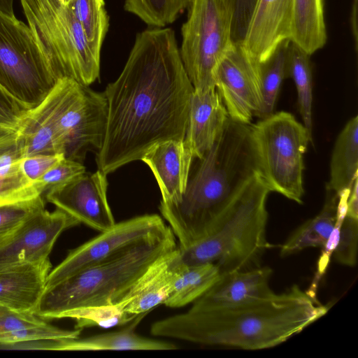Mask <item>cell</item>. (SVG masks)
<instances>
[{
  "mask_svg": "<svg viewBox=\"0 0 358 358\" xmlns=\"http://www.w3.org/2000/svg\"><path fill=\"white\" fill-rule=\"evenodd\" d=\"M45 208L43 196L0 205V244L32 215Z\"/></svg>",
  "mask_w": 358,
  "mask_h": 358,
  "instance_id": "cell-32",
  "label": "cell"
},
{
  "mask_svg": "<svg viewBox=\"0 0 358 358\" xmlns=\"http://www.w3.org/2000/svg\"><path fill=\"white\" fill-rule=\"evenodd\" d=\"M273 271L261 266L221 275L219 280L193 302L192 308H210L231 306L275 294L269 282Z\"/></svg>",
  "mask_w": 358,
  "mask_h": 358,
  "instance_id": "cell-21",
  "label": "cell"
},
{
  "mask_svg": "<svg viewBox=\"0 0 358 358\" xmlns=\"http://www.w3.org/2000/svg\"><path fill=\"white\" fill-rule=\"evenodd\" d=\"M218 266L212 263L185 265L181 263L173 288L164 304L180 308L193 303L220 278Z\"/></svg>",
  "mask_w": 358,
  "mask_h": 358,
  "instance_id": "cell-27",
  "label": "cell"
},
{
  "mask_svg": "<svg viewBox=\"0 0 358 358\" xmlns=\"http://www.w3.org/2000/svg\"><path fill=\"white\" fill-rule=\"evenodd\" d=\"M182 24L181 59L194 90L215 87V70L231 48L232 9L227 0H192Z\"/></svg>",
  "mask_w": 358,
  "mask_h": 358,
  "instance_id": "cell-8",
  "label": "cell"
},
{
  "mask_svg": "<svg viewBox=\"0 0 358 358\" xmlns=\"http://www.w3.org/2000/svg\"><path fill=\"white\" fill-rule=\"evenodd\" d=\"M294 0H256L242 43L259 63L281 42L290 40Z\"/></svg>",
  "mask_w": 358,
  "mask_h": 358,
  "instance_id": "cell-16",
  "label": "cell"
},
{
  "mask_svg": "<svg viewBox=\"0 0 358 358\" xmlns=\"http://www.w3.org/2000/svg\"><path fill=\"white\" fill-rule=\"evenodd\" d=\"M23 157L17 132L0 139V205L43 196L24 176L20 166Z\"/></svg>",
  "mask_w": 358,
  "mask_h": 358,
  "instance_id": "cell-23",
  "label": "cell"
},
{
  "mask_svg": "<svg viewBox=\"0 0 358 358\" xmlns=\"http://www.w3.org/2000/svg\"><path fill=\"white\" fill-rule=\"evenodd\" d=\"M80 86L69 78L59 79L38 106L26 111L18 131L24 157L38 154L64 155L59 121Z\"/></svg>",
  "mask_w": 358,
  "mask_h": 358,
  "instance_id": "cell-12",
  "label": "cell"
},
{
  "mask_svg": "<svg viewBox=\"0 0 358 358\" xmlns=\"http://www.w3.org/2000/svg\"><path fill=\"white\" fill-rule=\"evenodd\" d=\"M358 178L354 182L347 201L346 216L358 219Z\"/></svg>",
  "mask_w": 358,
  "mask_h": 358,
  "instance_id": "cell-39",
  "label": "cell"
},
{
  "mask_svg": "<svg viewBox=\"0 0 358 358\" xmlns=\"http://www.w3.org/2000/svg\"><path fill=\"white\" fill-rule=\"evenodd\" d=\"M233 12L231 36L234 42H242L256 0H227Z\"/></svg>",
  "mask_w": 358,
  "mask_h": 358,
  "instance_id": "cell-38",
  "label": "cell"
},
{
  "mask_svg": "<svg viewBox=\"0 0 358 358\" xmlns=\"http://www.w3.org/2000/svg\"><path fill=\"white\" fill-rule=\"evenodd\" d=\"M229 115L215 87L194 90L183 142L194 158H201L213 146Z\"/></svg>",
  "mask_w": 358,
  "mask_h": 358,
  "instance_id": "cell-20",
  "label": "cell"
},
{
  "mask_svg": "<svg viewBox=\"0 0 358 358\" xmlns=\"http://www.w3.org/2000/svg\"><path fill=\"white\" fill-rule=\"evenodd\" d=\"M27 110L0 87V139L19 131Z\"/></svg>",
  "mask_w": 358,
  "mask_h": 358,
  "instance_id": "cell-35",
  "label": "cell"
},
{
  "mask_svg": "<svg viewBox=\"0 0 358 358\" xmlns=\"http://www.w3.org/2000/svg\"><path fill=\"white\" fill-rule=\"evenodd\" d=\"M270 190L256 173L240 189L220 217L214 229L188 248L179 249L185 265L212 263L221 275L260 266L265 250Z\"/></svg>",
  "mask_w": 358,
  "mask_h": 358,
  "instance_id": "cell-5",
  "label": "cell"
},
{
  "mask_svg": "<svg viewBox=\"0 0 358 358\" xmlns=\"http://www.w3.org/2000/svg\"><path fill=\"white\" fill-rule=\"evenodd\" d=\"M193 92L174 31L138 33L121 73L103 92L108 115L98 169L107 175L141 160L157 143L183 141Z\"/></svg>",
  "mask_w": 358,
  "mask_h": 358,
  "instance_id": "cell-1",
  "label": "cell"
},
{
  "mask_svg": "<svg viewBox=\"0 0 358 358\" xmlns=\"http://www.w3.org/2000/svg\"><path fill=\"white\" fill-rule=\"evenodd\" d=\"M79 222L63 210L45 208L28 218L0 244V268L49 258L59 235Z\"/></svg>",
  "mask_w": 358,
  "mask_h": 358,
  "instance_id": "cell-15",
  "label": "cell"
},
{
  "mask_svg": "<svg viewBox=\"0 0 358 358\" xmlns=\"http://www.w3.org/2000/svg\"><path fill=\"white\" fill-rule=\"evenodd\" d=\"M192 0H125L124 9L147 24L164 27L187 9Z\"/></svg>",
  "mask_w": 358,
  "mask_h": 358,
  "instance_id": "cell-31",
  "label": "cell"
},
{
  "mask_svg": "<svg viewBox=\"0 0 358 358\" xmlns=\"http://www.w3.org/2000/svg\"><path fill=\"white\" fill-rule=\"evenodd\" d=\"M310 56L290 41L287 57V78H291L297 91V104L303 125L312 135L313 76Z\"/></svg>",
  "mask_w": 358,
  "mask_h": 358,
  "instance_id": "cell-28",
  "label": "cell"
},
{
  "mask_svg": "<svg viewBox=\"0 0 358 358\" xmlns=\"http://www.w3.org/2000/svg\"><path fill=\"white\" fill-rule=\"evenodd\" d=\"M358 178V117L350 119L338 135L330 162L327 186L338 195L350 191Z\"/></svg>",
  "mask_w": 358,
  "mask_h": 358,
  "instance_id": "cell-24",
  "label": "cell"
},
{
  "mask_svg": "<svg viewBox=\"0 0 358 358\" xmlns=\"http://www.w3.org/2000/svg\"><path fill=\"white\" fill-rule=\"evenodd\" d=\"M214 83L230 119L250 124L262 106L259 62L242 42H233L214 72Z\"/></svg>",
  "mask_w": 358,
  "mask_h": 358,
  "instance_id": "cell-11",
  "label": "cell"
},
{
  "mask_svg": "<svg viewBox=\"0 0 358 358\" xmlns=\"http://www.w3.org/2000/svg\"><path fill=\"white\" fill-rule=\"evenodd\" d=\"M33 36L57 80L69 78L89 86L99 76L100 57L83 27L59 0H20Z\"/></svg>",
  "mask_w": 358,
  "mask_h": 358,
  "instance_id": "cell-6",
  "label": "cell"
},
{
  "mask_svg": "<svg viewBox=\"0 0 358 358\" xmlns=\"http://www.w3.org/2000/svg\"><path fill=\"white\" fill-rule=\"evenodd\" d=\"M106 174L85 171L67 183L45 193V199L79 223L100 232L115 224L107 199Z\"/></svg>",
  "mask_w": 358,
  "mask_h": 358,
  "instance_id": "cell-14",
  "label": "cell"
},
{
  "mask_svg": "<svg viewBox=\"0 0 358 358\" xmlns=\"http://www.w3.org/2000/svg\"><path fill=\"white\" fill-rule=\"evenodd\" d=\"M330 306L297 285L288 290L231 306L194 308L154 322L155 336L256 350L278 345L318 320Z\"/></svg>",
  "mask_w": 358,
  "mask_h": 358,
  "instance_id": "cell-2",
  "label": "cell"
},
{
  "mask_svg": "<svg viewBox=\"0 0 358 358\" xmlns=\"http://www.w3.org/2000/svg\"><path fill=\"white\" fill-rule=\"evenodd\" d=\"M65 3L81 24L93 51L100 57L109 26L104 0H66Z\"/></svg>",
  "mask_w": 358,
  "mask_h": 358,
  "instance_id": "cell-30",
  "label": "cell"
},
{
  "mask_svg": "<svg viewBox=\"0 0 358 358\" xmlns=\"http://www.w3.org/2000/svg\"><path fill=\"white\" fill-rule=\"evenodd\" d=\"M60 1L65 3L66 0H59Z\"/></svg>",
  "mask_w": 358,
  "mask_h": 358,
  "instance_id": "cell-42",
  "label": "cell"
},
{
  "mask_svg": "<svg viewBox=\"0 0 358 358\" xmlns=\"http://www.w3.org/2000/svg\"><path fill=\"white\" fill-rule=\"evenodd\" d=\"M193 155L183 141L169 140L155 144L141 160L151 169L159 187L162 203L177 202L184 194Z\"/></svg>",
  "mask_w": 358,
  "mask_h": 358,
  "instance_id": "cell-19",
  "label": "cell"
},
{
  "mask_svg": "<svg viewBox=\"0 0 358 358\" xmlns=\"http://www.w3.org/2000/svg\"><path fill=\"white\" fill-rule=\"evenodd\" d=\"M14 0H0V14L10 18H17L13 10Z\"/></svg>",
  "mask_w": 358,
  "mask_h": 358,
  "instance_id": "cell-40",
  "label": "cell"
},
{
  "mask_svg": "<svg viewBox=\"0 0 358 358\" xmlns=\"http://www.w3.org/2000/svg\"><path fill=\"white\" fill-rule=\"evenodd\" d=\"M176 247L169 227L45 289L34 313L46 320L68 317L78 322L113 308L157 259Z\"/></svg>",
  "mask_w": 358,
  "mask_h": 358,
  "instance_id": "cell-4",
  "label": "cell"
},
{
  "mask_svg": "<svg viewBox=\"0 0 358 358\" xmlns=\"http://www.w3.org/2000/svg\"><path fill=\"white\" fill-rule=\"evenodd\" d=\"M57 80L28 24L0 14V87L30 110Z\"/></svg>",
  "mask_w": 358,
  "mask_h": 358,
  "instance_id": "cell-9",
  "label": "cell"
},
{
  "mask_svg": "<svg viewBox=\"0 0 358 358\" xmlns=\"http://www.w3.org/2000/svg\"><path fill=\"white\" fill-rule=\"evenodd\" d=\"M324 0H294V17L290 41L309 55L327 42Z\"/></svg>",
  "mask_w": 358,
  "mask_h": 358,
  "instance_id": "cell-26",
  "label": "cell"
},
{
  "mask_svg": "<svg viewBox=\"0 0 358 358\" xmlns=\"http://www.w3.org/2000/svg\"><path fill=\"white\" fill-rule=\"evenodd\" d=\"M250 129L257 173L270 192L302 203L303 155L312 135L285 111L261 119Z\"/></svg>",
  "mask_w": 358,
  "mask_h": 358,
  "instance_id": "cell-7",
  "label": "cell"
},
{
  "mask_svg": "<svg viewBox=\"0 0 358 358\" xmlns=\"http://www.w3.org/2000/svg\"><path fill=\"white\" fill-rule=\"evenodd\" d=\"M290 41L281 42L266 59L259 63L262 106L257 117L260 119L273 113L280 85L287 78V57Z\"/></svg>",
  "mask_w": 358,
  "mask_h": 358,
  "instance_id": "cell-29",
  "label": "cell"
},
{
  "mask_svg": "<svg viewBox=\"0 0 358 358\" xmlns=\"http://www.w3.org/2000/svg\"><path fill=\"white\" fill-rule=\"evenodd\" d=\"M52 270L50 259L0 268V306L34 312Z\"/></svg>",
  "mask_w": 358,
  "mask_h": 358,
  "instance_id": "cell-22",
  "label": "cell"
},
{
  "mask_svg": "<svg viewBox=\"0 0 358 358\" xmlns=\"http://www.w3.org/2000/svg\"><path fill=\"white\" fill-rule=\"evenodd\" d=\"M146 314L132 320L127 327L115 331L87 337L43 338L25 343L27 350L59 351L170 350L177 348L172 343L142 336L135 329Z\"/></svg>",
  "mask_w": 358,
  "mask_h": 358,
  "instance_id": "cell-18",
  "label": "cell"
},
{
  "mask_svg": "<svg viewBox=\"0 0 358 358\" xmlns=\"http://www.w3.org/2000/svg\"><path fill=\"white\" fill-rule=\"evenodd\" d=\"M180 264L176 246L157 259L115 308L134 319L164 304L171 292Z\"/></svg>",
  "mask_w": 358,
  "mask_h": 358,
  "instance_id": "cell-17",
  "label": "cell"
},
{
  "mask_svg": "<svg viewBox=\"0 0 358 358\" xmlns=\"http://www.w3.org/2000/svg\"><path fill=\"white\" fill-rule=\"evenodd\" d=\"M48 323L34 312H20L0 306V336Z\"/></svg>",
  "mask_w": 358,
  "mask_h": 358,
  "instance_id": "cell-36",
  "label": "cell"
},
{
  "mask_svg": "<svg viewBox=\"0 0 358 358\" xmlns=\"http://www.w3.org/2000/svg\"><path fill=\"white\" fill-rule=\"evenodd\" d=\"M64 157L63 154L34 155L22 158L20 166L26 178L34 184Z\"/></svg>",
  "mask_w": 358,
  "mask_h": 358,
  "instance_id": "cell-37",
  "label": "cell"
},
{
  "mask_svg": "<svg viewBox=\"0 0 358 358\" xmlns=\"http://www.w3.org/2000/svg\"><path fill=\"white\" fill-rule=\"evenodd\" d=\"M358 219L345 216L340 228L338 245L333 253L334 259L348 266L357 264Z\"/></svg>",
  "mask_w": 358,
  "mask_h": 358,
  "instance_id": "cell-34",
  "label": "cell"
},
{
  "mask_svg": "<svg viewBox=\"0 0 358 358\" xmlns=\"http://www.w3.org/2000/svg\"><path fill=\"white\" fill-rule=\"evenodd\" d=\"M85 171L83 163L64 157L34 184L38 192L43 195L49 190L67 183Z\"/></svg>",
  "mask_w": 358,
  "mask_h": 358,
  "instance_id": "cell-33",
  "label": "cell"
},
{
  "mask_svg": "<svg viewBox=\"0 0 358 358\" xmlns=\"http://www.w3.org/2000/svg\"><path fill=\"white\" fill-rule=\"evenodd\" d=\"M108 106L103 92L80 88L61 116L65 158L83 163L90 150L101 149L106 133Z\"/></svg>",
  "mask_w": 358,
  "mask_h": 358,
  "instance_id": "cell-13",
  "label": "cell"
},
{
  "mask_svg": "<svg viewBox=\"0 0 358 358\" xmlns=\"http://www.w3.org/2000/svg\"><path fill=\"white\" fill-rule=\"evenodd\" d=\"M169 227L157 214L136 216L115 223L110 229L71 250L48 274L45 289L77 272L150 238L164 233Z\"/></svg>",
  "mask_w": 358,
  "mask_h": 358,
  "instance_id": "cell-10",
  "label": "cell"
},
{
  "mask_svg": "<svg viewBox=\"0 0 358 358\" xmlns=\"http://www.w3.org/2000/svg\"><path fill=\"white\" fill-rule=\"evenodd\" d=\"M351 28L352 32L357 47V0H353L351 13Z\"/></svg>",
  "mask_w": 358,
  "mask_h": 358,
  "instance_id": "cell-41",
  "label": "cell"
},
{
  "mask_svg": "<svg viewBox=\"0 0 358 358\" xmlns=\"http://www.w3.org/2000/svg\"><path fill=\"white\" fill-rule=\"evenodd\" d=\"M250 125L229 117L210 150L193 159L180 199L160 203L161 214L180 248L210 234L234 196L257 173Z\"/></svg>",
  "mask_w": 358,
  "mask_h": 358,
  "instance_id": "cell-3",
  "label": "cell"
},
{
  "mask_svg": "<svg viewBox=\"0 0 358 358\" xmlns=\"http://www.w3.org/2000/svg\"><path fill=\"white\" fill-rule=\"evenodd\" d=\"M338 196L327 189L321 211L298 227L281 245L280 256L287 257L308 248H322L336 223Z\"/></svg>",
  "mask_w": 358,
  "mask_h": 358,
  "instance_id": "cell-25",
  "label": "cell"
}]
</instances>
